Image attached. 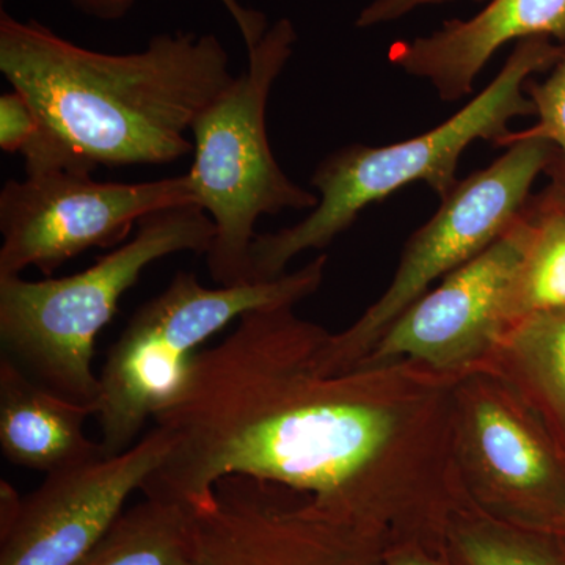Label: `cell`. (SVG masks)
Returning a JSON list of instances; mask_svg holds the SVG:
<instances>
[{
	"instance_id": "obj_19",
	"label": "cell",
	"mask_w": 565,
	"mask_h": 565,
	"mask_svg": "<svg viewBox=\"0 0 565 565\" xmlns=\"http://www.w3.org/2000/svg\"><path fill=\"white\" fill-rule=\"evenodd\" d=\"M525 93L539 118L537 126L526 132L552 141L555 152L545 173L565 192V58L545 81H527Z\"/></svg>"
},
{
	"instance_id": "obj_4",
	"label": "cell",
	"mask_w": 565,
	"mask_h": 565,
	"mask_svg": "<svg viewBox=\"0 0 565 565\" xmlns=\"http://www.w3.org/2000/svg\"><path fill=\"white\" fill-rule=\"evenodd\" d=\"M214 236V222L202 206L180 204L141 218L131 239L82 273L39 281L0 275L2 355L52 392L96 411V338L117 315L121 297L166 256H206Z\"/></svg>"
},
{
	"instance_id": "obj_20",
	"label": "cell",
	"mask_w": 565,
	"mask_h": 565,
	"mask_svg": "<svg viewBox=\"0 0 565 565\" xmlns=\"http://www.w3.org/2000/svg\"><path fill=\"white\" fill-rule=\"evenodd\" d=\"M39 110L21 92L0 96V150L22 154L43 132Z\"/></svg>"
},
{
	"instance_id": "obj_9",
	"label": "cell",
	"mask_w": 565,
	"mask_h": 565,
	"mask_svg": "<svg viewBox=\"0 0 565 565\" xmlns=\"http://www.w3.org/2000/svg\"><path fill=\"white\" fill-rule=\"evenodd\" d=\"M195 203L189 173L102 182L81 170L9 180L0 191V275L35 267L52 277L90 248H117L151 212Z\"/></svg>"
},
{
	"instance_id": "obj_13",
	"label": "cell",
	"mask_w": 565,
	"mask_h": 565,
	"mask_svg": "<svg viewBox=\"0 0 565 565\" xmlns=\"http://www.w3.org/2000/svg\"><path fill=\"white\" fill-rule=\"evenodd\" d=\"M534 36L565 43V0H490L470 20L446 21L430 35L394 44L390 61L429 81L441 102L455 103L471 95L494 52Z\"/></svg>"
},
{
	"instance_id": "obj_21",
	"label": "cell",
	"mask_w": 565,
	"mask_h": 565,
	"mask_svg": "<svg viewBox=\"0 0 565 565\" xmlns=\"http://www.w3.org/2000/svg\"><path fill=\"white\" fill-rule=\"evenodd\" d=\"M452 0H373L356 18V28L366 29L374 25L388 24L419 9V7L440 6ZM484 2V0H475Z\"/></svg>"
},
{
	"instance_id": "obj_16",
	"label": "cell",
	"mask_w": 565,
	"mask_h": 565,
	"mask_svg": "<svg viewBox=\"0 0 565 565\" xmlns=\"http://www.w3.org/2000/svg\"><path fill=\"white\" fill-rule=\"evenodd\" d=\"M193 512L145 497L76 565H191Z\"/></svg>"
},
{
	"instance_id": "obj_25",
	"label": "cell",
	"mask_w": 565,
	"mask_h": 565,
	"mask_svg": "<svg viewBox=\"0 0 565 565\" xmlns=\"http://www.w3.org/2000/svg\"><path fill=\"white\" fill-rule=\"evenodd\" d=\"M22 497L9 481H0V534L6 533L20 511Z\"/></svg>"
},
{
	"instance_id": "obj_3",
	"label": "cell",
	"mask_w": 565,
	"mask_h": 565,
	"mask_svg": "<svg viewBox=\"0 0 565 565\" xmlns=\"http://www.w3.org/2000/svg\"><path fill=\"white\" fill-rule=\"evenodd\" d=\"M564 58L565 43L545 36L519 41L484 90L437 128L386 147L351 145L330 152L311 177L318 206L296 225L256 236L250 281L280 278L296 256L329 247L370 204L412 182H424L444 200L459 184L457 167L465 150L476 140L503 145L511 136L509 122L535 115L526 82Z\"/></svg>"
},
{
	"instance_id": "obj_6",
	"label": "cell",
	"mask_w": 565,
	"mask_h": 565,
	"mask_svg": "<svg viewBox=\"0 0 565 565\" xmlns=\"http://www.w3.org/2000/svg\"><path fill=\"white\" fill-rule=\"evenodd\" d=\"M327 255L270 281L207 288L193 273L174 274L162 292L137 308L107 351L96 415L106 456L128 451L145 424L178 388L192 356L212 334L252 310L296 307L313 296Z\"/></svg>"
},
{
	"instance_id": "obj_5",
	"label": "cell",
	"mask_w": 565,
	"mask_h": 565,
	"mask_svg": "<svg viewBox=\"0 0 565 565\" xmlns=\"http://www.w3.org/2000/svg\"><path fill=\"white\" fill-rule=\"evenodd\" d=\"M296 40V29L286 18L269 25L247 51V68L192 125L193 163L188 173L195 203L215 225L206 264L217 286L250 281L252 245L263 215L311 211L319 203L318 193L282 172L267 136V104Z\"/></svg>"
},
{
	"instance_id": "obj_24",
	"label": "cell",
	"mask_w": 565,
	"mask_h": 565,
	"mask_svg": "<svg viewBox=\"0 0 565 565\" xmlns=\"http://www.w3.org/2000/svg\"><path fill=\"white\" fill-rule=\"evenodd\" d=\"M77 10L102 21L121 20L128 11L117 0H70Z\"/></svg>"
},
{
	"instance_id": "obj_12",
	"label": "cell",
	"mask_w": 565,
	"mask_h": 565,
	"mask_svg": "<svg viewBox=\"0 0 565 565\" xmlns=\"http://www.w3.org/2000/svg\"><path fill=\"white\" fill-rule=\"evenodd\" d=\"M173 437L154 426L121 455L58 473L22 498L0 534V565H76L109 533L126 501L167 459Z\"/></svg>"
},
{
	"instance_id": "obj_14",
	"label": "cell",
	"mask_w": 565,
	"mask_h": 565,
	"mask_svg": "<svg viewBox=\"0 0 565 565\" xmlns=\"http://www.w3.org/2000/svg\"><path fill=\"white\" fill-rule=\"evenodd\" d=\"M95 407L40 384L9 356H0V448L14 467L52 475L107 457L85 434Z\"/></svg>"
},
{
	"instance_id": "obj_10",
	"label": "cell",
	"mask_w": 565,
	"mask_h": 565,
	"mask_svg": "<svg viewBox=\"0 0 565 565\" xmlns=\"http://www.w3.org/2000/svg\"><path fill=\"white\" fill-rule=\"evenodd\" d=\"M535 223L531 196L508 232L412 303L360 363L412 360L441 373L478 367L509 330V291Z\"/></svg>"
},
{
	"instance_id": "obj_1",
	"label": "cell",
	"mask_w": 565,
	"mask_h": 565,
	"mask_svg": "<svg viewBox=\"0 0 565 565\" xmlns=\"http://www.w3.org/2000/svg\"><path fill=\"white\" fill-rule=\"evenodd\" d=\"M294 308L248 311L192 356L152 416L174 444L141 492L195 512L221 479L248 476L390 546L449 556V530L471 509L456 459L463 373L412 360L329 373L319 351L330 332Z\"/></svg>"
},
{
	"instance_id": "obj_2",
	"label": "cell",
	"mask_w": 565,
	"mask_h": 565,
	"mask_svg": "<svg viewBox=\"0 0 565 565\" xmlns=\"http://www.w3.org/2000/svg\"><path fill=\"white\" fill-rule=\"evenodd\" d=\"M0 71L39 110L52 140L92 172L191 154L193 121L234 77L212 33H159L139 52L104 54L6 10Z\"/></svg>"
},
{
	"instance_id": "obj_15",
	"label": "cell",
	"mask_w": 565,
	"mask_h": 565,
	"mask_svg": "<svg viewBox=\"0 0 565 565\" xmlns=\"http://www.w3.org/2000/svg\"><path fill=\"white\" fill-rule=\"evenodd\" d=\"M478 367L514 388L565 452V308L515 322Z\"/></svg>"
},
{
	"instance_id": "obj_22",
	"label": "cell",
	"mask_w": 565,
	"mask_h": 565,
	"mask_svg": "<svg viewBox=\"0 0 565 565\" xmlns=\"http://www.w3.org/2000/svg\"><path fill=\"white\" fill-rule=\"evenodd\" d=\"M117 2L120 3L122 9L129 11L137 0H117ZM221 2L226 11L232 14L234 22H236L237 29H239L241 35L244 39L245 50H253L262 41L267 29H269L266 17H264L262 11L245 9L239 0H221Z\"/></svg>"
},
{
	"instance_id": "obj_17",
	"label": "cell",
	"mask_w": 565,
	"mask_h": 565,
	"mask_svg": "<svg viewBox=\"0 0 565 565\" xmlns=\"http://www.w3.org/2000/svg\"><path fill=\"white\" fill-rule=\"evenodd\" d=\"M537 223L508 297L509 329L565 308V192L555 182L535 195Z\"/></svg>"
},
{
	"instance_id": "obj_11",
	"label": "cell",
	"mask_w": 565,
	"mask_h": 565,
	"mask_svg": "<svg viewBox=\"0 0 565 565\" xmlns=\"http://www.w3.org/2000/svg\"><path fill=\"white\" fill-rule=\"evenodd\" d=\"M388 546L326 519L302 493L234 475L193 512L191 565H382Z\"/></svg>"
},
{
	"instance_id": "obj_8",
	"label": "cell",
	"mask_w": 565,
	"mask_h": 565,
	"mask_svg": "<svg viewBox=\"0 0 565 565\" xmlns=\"http://www.w3.org/2000/svg\"><path fill=\"white\" fill-rule=\"evenodd\" d=\"M456 459L481 514L539 534L563 514L565 452L522 396L482 367L457 384Z\"/></svg>"
},
{
	"instance_id": "obj_23",
	"label": "cell",
	"mask_w": 565,
	"mask_h": 565,
	"mask_svg": "<svg viewBox=\"0 0 565 565\" xmlns=\"http://www.w3.org/2000/svg\"><path fill=\"white\" fill-rule=\"evenodd\" d=\"M382 565H456L451 557L435 553L423 545L401 544L386 550Z\"/></svg>"
},
{
	"instance_id": "obj_26",
	"label": "cell",
	"mask_w": 565,
	"mask_h": 565,
	"mask_svg": "<svg viewBox=\"0 0 565 565\" xmlns=\"http://www.w3.org/2000/svg\"><path fill=\"white\" fill-rule=\"evenodd\" d=\"M544 535H546L565 556V509L563 514L557 516L556 522L548 527V531H546Z\"/></svg>"
},
{
	"instance_id": "obj_18",
	"label": "cell",
	"mask_w": 565,
	"mask_h": 565,
	"mask_svg": "<svg viewBox=\"0 0 565 565\" xmlns=\"http://www.w3.org/2000/svg\"><path fill=\"white\" fill-rule=\"evenodd\" d=\"M448 555L456 565H565L546 535L505 525L476 509L452 523Z\"/></svg>"
},
{
	"instance_id": "obj_7",
	"label": "cell",
	"mask_w": 565,
	"mask_h": 565,
	"mask_svg": "<svg viewBox=\"0 0 565 565\" xmlns=\"http://www.w3.org/2000/svg\"><path fill=\"white\" fill-rule=\"evenodd\" d=\"M492 166L459 181L440 210L405 244L385 292L349 329L330 333L319 359L329 373L349 370L373 351L388 327L429 291L430 285L484 252L525 210L531 188L552 161V141L511 134Z\"/></svg>"
}]
</instances>
